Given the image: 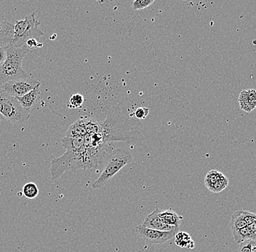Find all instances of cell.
Here are the masks:
<instances>
[{
	"mask_svg": "<svg viewBox=\"0 0 256 252\" xmlns=\"http://www.w3.org/2000/svg\"><path fill=\"white\" fill-rule=\"evenodd\" d=\"M106 118L100 121L99 136L104 144L112 142H132L137 139L136 131L131 128L118 107H106L104 109Z\"/></svg>",
	"mask_w": 256,
	"mask_h": 252,
	"instance_id": "1",
	"label": "cell"
},
{
	"mask_svg": "<svg viewBox=\"0 0 256 252\" xmlns=\"http://www.w3.org/2000/svg\"><path fill=\"white\" fill-rule=\"evenodd\" d=\"M28 50L25 47H7V58L0 65V86L10 80L30 76L22 68V62Z\"/></svg>",
	"mask_w": 256,
	"mask_h": 252,
	"instance_id": "2",
	"label": "cell"
},
{
	"mask_svg": "<svg viewBox=\"0 0 256 252\" xmlns=\"http://www.w3.org/2000/svg\"><path fill=\"white\" fill-rule=\"evenodd\" d=\"M86 152L84 146L79 150H66L63 155L54 158L51 161V179H59L67 171H76L78 170H86Z\"/></svg>",
	"mask_w": 256,
	"mask_h": 252,
	"instance_id": "3",
	"label": "cell"
},
{
	"mask_svg": "<svg viewBox=\"0 0 256 252\" xmlns=\"http://www.w3.org/2000/svg\"><path fill=\"white\" fill-rule=\"evenodd\" d=\"M134 160L131 152L124 149H114L110 152L106 163L100 176L92 184V189H98L105 186L116 173Z\"/></svg>",
	"mask_w": 256,
	"mask_h": 252,
	"instance_id": "4",
	"label": "cell"
},
{
	"mask_svg": "<svg viewBox=\"0 0 256 252\" xmlns=\"http://www.w3.org/2000/svg\"><path fill=\"white\" fill-rule=\"evenodd\" d=\"M36 13L26 16L23 20L17 21L14 24V36L12 46L17 48L24 47L27 40H38L44 36V33L38 28L40 22L36 20Z\"/></svg>",
	"mask_w": 256,
	"mask_h": 252,
	"instance_id": "5",
	"label": "cell"
},
{
	"mask_svg": "<svg viewBox=\"0 0 256 252\" xmlns=\"http://www.w3.org/2000/svg\"><path fill=\"white\" fill-rule=\"evenodd\" d=\"M0 114L11 123L23 124L28 120L30 112L24 110L16 98L0 90Z\"/></svg>",
	"mask_w": 256,
	"mask_h": 252,
	"instance_id": "6",
	"label": "cell"
},
{
	"mask_svg": "<svg viewBox=\"0 0 256 252\" xmlns=\"http://www.w3.org/2000/svg\"><path fill=\"white\" fill-rule=\"evenodd\" d=\"M40 84L39 81L28 76L6 82L0 86V90L14 98L20 97Z\"/></svg>",
	"mask_w": 256,
	"mask_h": 252,
	"instance_id": "7",
	"label": "cell"
},
{
	"mask_svg": "<svg viewBox=\"0 0 256 252\" xmlns=\"http://www.w3.org/2000/svg\"><path fill=\"white\" fill-rule=\"evenodd\" d=\"M136 232L146 241L152 244H162L175 237L178 231H162L158 229L147 228L138 225L136 229Z\"/></svg>",
	"mask_w": 256,
	"mask_h": 252,
	"instance_id": "8",
	"label": "cell"
},
{
	"mask_svg": "<svg viewBox=\"0 0 256 252\" xmlns=\"http://www.w3.org/2000/svg\"><path fill=\"white\" fill-rule=\"evenodd\" d=\"M204 184L210 192L218 193L226 188L228 184V179L220 171L212 170L206 175Z\"/></svg>",
	"mask_w": 256,
	"mask_h": 252,
	"instance_id": "9",
	"label": "cell"
},
{
	"mask_svg": "<svg viewBox=\"0 0 256 252\" xmlns=\"http://www.w3.org/2000/svg\"><path fill=\"white\" fill-rule=\"evenodd\" d=\"M160 208H156L153 212L146 216L145 219L140 225L147 228L158 229L162 231H178L179 228L169 225L163 221L159 216Z\"/></svg>",
	"mask_w": 256,
	"mask_h": 252,
	"instance_id": "10",
	"label": "cell"
},
{
	"mask_svg": "<svg viewBox=\"0 0 256 252\" xmlns=\"http://www.w3.org/2000/svg\"><path fill=\"white\" fill-rule=\"evenodd\" d=\"M40 84L35 87L34 88L20 97L16 98L18 102L20 103L22 107L24 110L31 114L32 111L34 109L35 106L38 104L40 96Z\"/></svg>",
	"mask_w": 256,
	"mask_h": 252,
	"instance_id": "11",
	"label": "cell"
},
{
	"mask_svg": "<svg viewBox=\"0 0 256 252\" xmlns=\"http://www.w3.org/2000/svg\"><path fill=\"white\" fill-rule=\"evenodd\" d=\"M14 36V25L0 16V45L10 46Z\"/></svg>",
	"mask_w": 256,
	"mask_h": 252,
	"instance_id": "12",
	"label": "cell"
},
{
	"mask_svg": "<svg viewBox=\"0 0 256 252\" xmlns=\"http://www.w3.org/2000/svg\"><path fill=\"white\" fill-rule=\"evenodd\" d=\"M238 102L242 110L251 112L256 108V91L255 89L243 90L240 93Z\"/></svg>",
	"mask_w": 256,
	"mask_h": 252,
	"instance_id": "13",
	"label": "cell"
},
{
	"mask_svg": "<svg viewBox=\"0 0 256 252\" xmlns=\"http://www.w3.org/2000/svg\"><path fill=\"white\" fill-rule=\"evenodd\" d=\"M159 216L166 224L178 227V228L180 227V223L184 219L183 216H179L171 208L167 210L160 209Z\"/></svg>",
	"mask_w": 256,
	"mask_h": 252,
	"instance_id": "14",
	"label": "cell"
},
{
	"mask_svg": "<svg viewBox=\"0 0 256 252\" xmlns=\"http://www.w3.org/2000/svg\"><path fill=\"white\" fill-rule=\"evenodd\" d=\"M62 143L66 150H79L84 147V136H65L62 139Z\"/></svg>",
	"mask_w": 256,
	"mask_h": 252,
	"instance_id": "15",
	"label": "cell"
},
{
	"mask_svg": "<svg viewBox=\"0 0 256 252\" xmlns=\"http://www.w3.org/2000/svg\"><path fill=\"white\" fill-rule=\"evenodd\" d=\"M175 238L176 244L180 248H190V249L194 248V242L188 232L178 231L176 232Z\"/></svg>",
	"mask_w": 256,
	"mask_h": 252,
	"instance_id": "16",
	"label": "cell"
},
{
	"mask_svg": "<svg viewBox=\"0 0 256 252\" xmlns=\"http://www.w3.org/2000/svg\"><path fill=\"white\" fill-rule=\"evenodd\" d=\"M248 225L247 221L244 219V210H240L232 215L230 226L232 232L247 227Z\"/></svg>",
	"mask_w": 256,
	"mask_h": 252,
	"instance_id": "17",
	"label": "cell"
},
{
	"mask_svg": "<svg viewBox=\"0 0 256 252\" xmlns=\"http://www.w3.org/2000/svg\"><path fill=\"white\" fill-rule=\"evenodd\" d=\"M232 233H233L235 241L238 243H242L246 240H249V239H254V240L256 237V234L248 225L247 227L232 232Z\"/></svg>",
	"mask_w": 256,
	"mask_h": 252,
	"instance_id": "18",
	"label": "cell"
},
{
	"mask_svg": "<svg viewBox=\"0 0 256 252\" xmlns=\"http://www.w3.org/2000/svg\"><path fill=\"white\" fill-rule=\"evenodd\" d=\"M86 134H88L87 131H86V126H84V120H83V118H82L70 126L68 129L67 130L66 136H84Z\"/></svg>",
	"mask_w": 256,
	"mask_h": 252,
	"instance_id": "19",
	"label": "cell"
},
{
	"mask_svg": "<svg viewBox=\"0 0 256 252\" xmlns=\"http://www.w3.org/2000/svg\"><path fill=\"white\" fill-rule=\"evenodd\" d=\"M22 193L26 198H36L39 195V189L35 183L28 182L24 184L23 189H22Z\"/></svg>",
	"mask_w": 256,
	"mask_h": 252,
	"instance_id": "20",
	"label": "cell"
},
{
	"mask_svg": "<svg viewBox=\"0 0 256 252\" xmlns=\"http://www.w3.org/2000/svg\"><path fill=\"white\" fill-rule=\"evenodd\" d=\"M88 134L92 135L98 133L100 130V122L92 118H83Z\"/></svg>",
	"mask_w": 256,
	"mask_h": 252,
	"instance_id": "21",
	"label": "cell"
},
{
	"mask_svg": "<svg viewBox=\"0 0 256 252\" xmlns=\"http://www.w3.org/2000/svg\"><path fill=\"white\" fill-rule=\"evenodd\" d=\"M84 103V97L82 95L76 94L72 95L70 99L68 107L70 109H78L82 106Z\"/></svg>",
	"mask_w": 256,
	"mask_h": 252,
	"instance_id": "22",
	"label": "cell"
},
{
	"mask_svg": "<svg viewBox=\"0 0 256 252\" xmlns=\"http://www.w3.org/2000/svg\"><path fill=\"white\" fill-rule=\"evenodd\" d=\"M155 0H134L132 2V8L134 11H139V10H144L152 6Z\"/></svg>",
	"mask_w": 256,
	"mask_h": 252,
	"instance_id": "23",
	"label": "cell"
},
{
	"mask_svg": "<svg viewBox=\"0 0 256 252\" xmlns=\"http://www.w3.org/2000/svg\"><path fill=\"white\" fill-rule=\"evenodd\" d=\"M254 239L244 240L240 243L239 252H251Z\"/></svg>",
	"mask_w": 256,
	"mask_h": 252,
	"instance_id": "24",
	"label": "cell"
},
{
	"mask_svg": "<svg viewBox=\"0 0 256 252\" xmlns=\"http://www.w3.org/2000/svg\"><path fill=\"white\" fill-rule=\"evenodd\" d=\"M42 43H39V42L38 41V40L30 39L27 40L25 46H24V47L27 48V49L30 51V50L38 49V48H42Z\"/></svg>",
	"mask_w": 256,
	"mask_h": 252,
	"instance_id": "25",
	"label": "cell"
},
{
	"mask_svg": "<svg viewBox=\"0 0 256 252\" xmlns=\"http://www.w3.org/2000/svg\"><path fill=\"white\" fill-rule=\"evenodd\" d=\"M148 112L150 110L146 107H139L135 112V116L136 118L139 119V120H143L148 116Z\"/></svg>",
	"mask_w": 256,
	"mask_h": 252,
	"instance_id": "26",
	"label": "cell"
},
{
	"mask_svg": "<svg viewBox=\"0 0 256 252\" xmlns=\"http://www.w3.org/2000/svg\"><path fill=\"white\" fill-rule=\"evenodd\" d=\"M244 216L246 221H247L248 225L252 224L254 221L256 220V214L254 213L250 212V211H244Z\"/></svg>",
	"mask_w": 256,
	"mask_h": 252,
	"instance_id": "27",
	"label": "cell"
},
{
	"mask_svg": "<svg viewBox=\"0 0 256 252\" xmlns=\"http://www.w3.org/2000/svg\"><path fill=\"white\" fill-rule=\"evenodd\" d=\"M7 58V47L0 46V65L6 61Z\"/></svg>",
	"mask_w": 256,
	"mask_h": 252,
	"instance_id": "28",
	"label": "cell"
},
{
	"mask_svg": "<svg viewBox=\"0 0 256 252\" xmlns=\"http://www.w3.org/2000/svg\"><path fill=\"white\" fill-rule=\"evenodd\" d=\"M251 252H256V240L254 239V242H252V250Z\"/></svg>",
	"mask_w": 256,
	"mask_h": 252,
	"instance_id": "29",
	"label": "cell"
},
{
	"mask_svg": "<svg viewBox=\"0 0 256 252\" xmlns=\"http://www.w3.org/2000/svg\"><path fill=\"white\" fill-rule=\"evenodd\" d=\"M0 46H1V45H0Z\"/></svg>",
	"mask_w": 256,
	"mask_h": 252,
	"instance_id": "30",
	"label": "cell"
},
{
	"mask_svg": "<svg viewBox=\"0 0 256 252\" xmlns=\"http://www.w3.org/2000/svg\"></svg>",
	"mask_w": 256,
	"mask_h": 252,
	"instance_id": "31",
	"label": "cell"
}]
</instances>
